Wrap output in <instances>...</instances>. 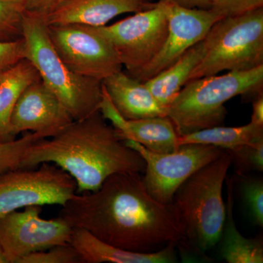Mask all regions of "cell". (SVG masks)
Here are the masks:
<instances>
[{"label": "cell", "instance_id": "cell-9", "mask_svg": "<svg viewBox=\"0 0 263 263\" xmlns=\"http://www.w3.org/2000/svg\"><path fill=\"white\" fill-rule=\"evenodd\" d=\"M16 169L0 176V219L29 205L62 206L76 194L75 180L58 166Z\"/></svg>", "mask_w": 263, "mask_h": 263}, {"label": "cell", "instance_id": "cell-31", "mask_svg": "<svg viewBox=\"0 0 263 263\" xmlns=\"http://www.w3.org/2000/svg\"><path fill=\"white\" fill-rule=\"evenodd\" d=\"M251 122L263 125V95L261 94L254 98L253 107H252V115Z\"/></svg>", "mask_w": 263, "mask_h": 263}, {"label": "cell", "instance_id": "cell-18", "mask_svg": "<svg viewBox=\"0 0 263 263\" xmlns=\"http://www.w3.org/2000/svg\"><path fill=\"white\" fill-rule=\"evenodd\" d=\"M41 79L37 69L27 58L0 72V143L15 139L10 124L13 108L24 90Z\"/></svg>", "mask_w": 263, "mask_h": 263}, {"label": "cell", "instance_id": "cell-23", "mask_svg": "<svg viewBox=\"0 0 263 263\" xmlns=\"http://www.w3.org/2000/svg\"><path fill=\"white\" fill-rule=\"evenodd\" d=\"M24 0H0V42L23 38Z\"/></svg>", "mask_w": 263, "mask_h": 263}, {"label": "cell", "instance_id": "cell-27", "mask_svg": "<svg viewBox=\"0 0 263 263\" xmlns=\"http://www.w3.org/2000/svg\"><path fill=\"white\" fill-rule=\"evenodd\" d=\"M263 8V0H212V10L221 17L236 16Z\"/></svg>", "mask_w": 263, "mask_h": 263}, {"label": "cell", "instance_id": "cell-8", "mask_svg": "<svg viewBox=\"0 0 263 263\" xmlns=\"http://www.w3.org/2000/svg\"><path fill=\"white\" fill-rule=\"evenodd\" d=\"M124 141L146 162L142 180L147 191L163 204L172 203L175 194L184 181L226 152L212 145L191 143L180 146L170 153H156L136 141Z\"/></svg>", "mask_w": 263, "mask_h": 263}, {"label": "cell", "instance_id": "cell-11", "mask_svg": "<svg viewBox=\"0 0 263 263\" xmlns=\"http://www.w3.org/2000/svg\"><path fill=\"white\" fill-rule=\"evenodd\" d=\"M41 205H29L0 219V245L8 263L53 246L70 243L72 228L62 218L41 217Z\"/></svg>", "mask_w": 263, "mask_h": 263}, {"label": "cell", "instance_id": "cell-17", "mask_svg": "<svg viewBox=\"0 0 263 263\" xmlns=\"http://www.w3.org/2000/svg\"><path fill=\"white\" fill-rule=\"evenodd\" d=\"M70 243L84 263H172L177 260L174 245L151 253L131 252L105 243L79 228H73Z\"/></svg>", "mask_w": 263, "mask_h": 263}, {"label": "cell", "instance_id": "cell-1", "mask_svg": "<svg viewBox=\"0 0 263 263\" xmlns=\"http://www.w3.org/2000/svg\"><path fill=\"white\" fill-rule=\"evenodd\" d=\"M61 207L59 216L72 228L118 248L151 253L182 245L183 228L174 205L156 200L140 174H114L96 191L76 193Z\"/></svg>", "mask_w": 263, "mask_h": 263}, {"label": "cell", "instance_id": "cell-10", "mask_svg": "<svg viewBox=\"0 0 263 263\" xmlns=\"http://www.w3.org/2000/svg\"><path fill=\"white\" fill-rule=\"evenodd\" d=\"M47 27L59 56L76 73L103 81L122 70L114 46L94 27L80 24Z\"/></svg>", "mask_w": 263, "mask_h": 263}, {"label": "cell", "instance_id": "cell-5", "mask_svg": "<svg viewBox=\"0 0 263 263\" xmlns=\"http://www.w3.org/2000/svg\"><path fill=\"white\" fill-rule=\"evenodd\" d=\"M23 40L26 58L37 69L41 81L67 109L74 121L100 111L103 83L70 70L52 44L43 17L25 13Z\"/></svg>", "mask_w": 263, "mask_h": 263}, {"label": "cell", "instance_id": "cell-32", "mask_svg": "<svg viewBox=\"0 0 263 263\" xmlns=\"http://www.w3.org/2000/svg\"><path fill=\"white\" fill-rule=\"evenodd\" d=\"M0 263H8L1 245H0Z\"/></svg>", "mask_w": 263, "mask_h": 263}, {"label": "cell", "instance_id": "cell-21", "mask_svg": "<svg viewBox=\"0 0 263 263\" xmlns=\"http://www.w3.org/2000/svg\"><path fill=\"white\" fill-rule=\"evenodd\" d=\"M263 140V125L249 122L240 127L207 128L179 136V146L184 144L212 145L224 150H230L242 145L250 144Z\"/></svg>", "mask_w": 263, "mask_h": 263}, {"label": "cell", "instance_id": "cell-28", "mask_svg": "<svg viewBox=\"0 0 263 263\" xmlns=\"http://www.w3.org/2000/svg\"><path fill=\"white\" fill-rule=\"evenodd\" d=\"M26 58L23 38L12 42H0V72Z\"/></svg>", "mask_w": 263, "mask_h": 263}, {"label": "cell", "instance_id": "cell-29", "mask_svg": "<svg viewBox=\"0 0 263 263\" xmlns=\"http://www.w3.org/2000/svg\"><path fill=\"white\" fill-rule=\"evenodd\" d=\"M65 0H24L27 13L44 17Z\"/></svg>", "mask_w": 263, "mask_h": 263}, {"label": "cell", "instance_id": "cell-25", "mask_svg": "<svg viewBox=\"0 0 263 263\" xmlns=\"http://www.w3.org/2000/svg\"><path fill=\"white\" fill-rule=\"evenodd\" d=\"M226 151L231 157L235 174H247L253 171L262 172L263 140Z\"/></svg>", "mask_w": 263, "mask_h": 263}, {"label": "cell", "instance_id": "cell-13", "mask_svg": "<svg viewBox=\"0 0 263 263\" xmlns=\"http://www.w3.org/2000/svg\"><path fill=\"white\" fill-rule=\"evenodd\" d=\"M73 119L42 81L27 88L15 104L10 118L12 133H44L50 137L63 130Z\"/></svg>", "mask_w": 263, "mask_h": 263}, {"label": "cell", "instance_id": "cell-30", "mask_svg": "<svg viewBox=\"0 0 263 263\" xmlns=\"http://www.w3.org/2000/svg\"><path fill=\"white\" fill-rule=\"evenodd\" d=\"M183 8L195 9L210 10L212 0H167Z\"/></svg>", "mask_w": 263, "mask_h": 263}, {"label": "cell", "instance_id": "cell-3", "mask_svg": "<svg viewBox=\"0 0 263 263\" xmlns=\"http://www.w3.org/2000/svg\"><path fill=\"white\" fill-rule=\"evenodd\" d=\"M231 164L226 151L192 175L175 194L172 203L183 231L181 252L202 256L219 243L226 219L223 185Z\"/></svg>", "mask_w": 263, "mask_h": 263}, {"label": "cell", "instance_id": "cell-2", "mask_svg": "<svg viewBox=\"0 0 263 263\" xmlns=\"http://www.w3.org/2000/svg\"><path fill=\"white\" fill-rule=\"evenodd\" d=\"M51 163L75 180L76 193L98 190L117 174H143L146 162L100 111L74 121L53 137L43 138L24 153L20 169Z\"/></svg>", "mask_w": 263, "mask_h": 263}, {"label": "cell", "instance_id": "cell-22", "mask_svg": "<svg viewBox=\"0 0 263 263\" xmlns=\"http://www.w3.org/2000/svg\"><path fill=\"white\" fill-rule=\"evenodd\" d=\"M242 202L254 226L263 227V180L262 177L236 175Z\"/></svg>", "mask_w": 263, "mask_h": 263}, {"label": "cell", "instance_id": "cell-26", "mask_svg": "<svg viewBox=\"0 0 263 263\" xmlns=\"http://www.w3.org/2000/svg\"><path fill=\"white\" fill-rule=\"evenodd\" d=\"M19 263H84L80 254L70 243L53 246L26 256Z\"/></svg>", "mask_w": 263, "mask_h": 263}, {"label": "cell", "instance_id": "cell-12", "mask_svg": "<svg viewBox=\"0 0 263 263\" xmlns=\"http://www.w3.org/2000/svg\"><path fill=\"white\" fill-rule=\"evenodd\" d=\"M162 1L168 22L167 37L158 54L132 76L141 82H146L174 64L202 41L213 24L222 18L212 10L190 9L167 0Z\"/></svg>", "mask_w": 263, "mask_h": 263}, {"label": "cell", "instance_id": "cell-24", "mask_svg": "<svg viewBox=\"0 0 263 263\" xmlns=\"http://www.w3.org/2000/svg\"><path fill=\"white\" fill-rule=\"evenodd\" d=\"M50 138L44 133L27 132L22 138L0 143V176L14 170L20 169L24 153L29 146L43 138Z\"/></svg>", "mask_w": 263, "mask_h": 263}, {"label": "cell", "instance_id": "cell-20", "mask_svg": "<svg viewBox=\"0 0 263 263\" xmlns=\"http://www.w3.org/2000/svg\"><path fill=\"white\" fill-rule=\"evenodd\" d=\"M228 201L226 219L219 243L220 255L228 263H262V237L246 238L235 226L233 217L234 207V180L227 179Z\"/></svg>", "mask_w": 263, "mask_h": 263}, {"label": "cell", "instance_id": "cell-4", "mask_svg": "<svg viewBox=\"0 0 263 263\" xmlns=\"http://www.w3.org/2000/svg\"><path fill=\"white\" fill-rule=\"evenodd\" d=\"M263 65L247 71H230L189 81L167 110L179 136L221 126L230 99L262 94Z\"/></svg>", "mask_w": 263, "mask_h": 263}, {"label": "cell", "instance_id": "cell-6", "mask_svg": "<svg viewBox=\"0 0 263 263\" xmlns=\"http://www.w3.org/2000/svg\"><path fill=\"white\" fill-rule=\"evenodd\" d=\"M203 42L205 53L189 81L224 70L247 71L262 66L263 8L219 19Z\"/></svg>", "mask_w": 263, "mask_h": 263}, {"label": "cell", "instance_id": "cell-15", "mask_svg": "<svg viewBox=\"0 0 263 263\" xmlns=\"http://www.w3.org/2000/svg\"><path fill=\"white\" fill-rule=\"evenodd\" d=\"M155 3L147 0H65L43 18L47 26L103 27L118 15L149 9Z\"/></svg>", "mask_w": 263, "mask_h": 263}, {"label": "cell", "instance_id": "cell-14", "mask_svg": "<svg viewBox=\"0 0 263 263\" xmlns=\"http://www.w3.org/2000/svg\"><path fill=\"white\" fill-rule=\"evenodd\" d=\"M100 112L123 140L136 141L156 153H170L179 148V136L169 117L127 120L118 112L103 86Z\"/></svg>", "mask_w": 263, "mask_h": 263}, {"label": "cell", "instance_id": "cell-7", "mask_svg": "<svg viewBox=\"0 0 263 263\" xmlns=\"http://www.w3.org/2000/svg\"><path fill=\"white\" fill-rule=\"evenodd\" d=\"M94 28L110 41L128 75L133 76L160 51L167 37L168 22L160 0L149 9L112 25Z\"/></svg>", "mask_w": 263, "mask_h": 263}, {"label": "cell", "instance_id": "cell-19", "mask_svg": "<svg viewBox=\"0 0 263 263\" xmlns=\"http://www.w3.org/2000/svg\"><path fill=\"white\" fill-rule=\"evenodd\" d=\"M205 53L203 40L187 50L174 64L144 83L156 100L168 110L180 91L190 80L194 69Z\"/></svg>", "mask_w": 263, "mask_h": 263}, {"label": "cell", "instance_id": "cell-16", "mask_svg": "<svg viewBox=\"0 0 263 263\" xmlns=\"http://www.w3.org/2000/svg\"><path fill=\"white\" fill-rule=\"evenodd\" d=\"M103 87L116 109L127 120L167 117V110L156 100L144 83L122 70L103 81Z\"/></svg>", "mask_w": 263, "mask_h": 263}]
</instances>
